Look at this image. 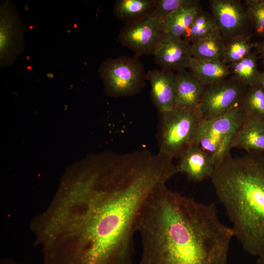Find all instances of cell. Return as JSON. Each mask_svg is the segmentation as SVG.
<instances>
[{"label":"cell","instance_id":"cell-5","mask_svg":"<svg viewBox=\"0 0 264 264\" xmlns=\"http://www.w3.org/2000/svg\"><path fill=\"white\" fill-rule=\"evenodd\" d=\"M246 118L240 105L221 117L202 121L193 144L211 156L216 168L230 154L232 140Z\"/></svg>","mask_w":264,"mask_h":264},{"label":"cell","instance_id":"cell-28","mask_svg":"<svg viewBox=\"0 0 264 264\" xmlns=\"http://www.w3.org/2000/svg\"><path fill=\"white\" fill-rule=\"evenodd\" d=\"M257 84L264 88V70L261 72Z\"/></svg>","mask_w":264,"mask_h":264},{"label":"cell","instance_id":"cell-3","mask_svg":"<svg viewBox=\"0 0 264 264\" xmlns=\"http://www.w3.org/2000/svg\"><path fill=\"white\" fill-rule=\"evenodd\" d=\"M231 222L235 236L249 254H264V154L228 156L210 177Z\"/></svg>","mask_w":264,"mask_h":264},{"label":"cell","instance_id":"cell-14","mask_svg":"<svg viewBox=\"0 0 264 264\" xmlns=\"http://www.w3.org/2000/svg\"><path fill=\"white\" fill-rule=\"evenodd\" d=\"M231 147L247 153L264 154V120L247 117L236 133Z\"/></svg>","mask_w":264,"mask_h":264},{"label":"cell","instance_id":"cell-23","mask_svg":"<svg viewBox=\"0 0 264 264\" xmlns=\"http://www.w3.org/2000/svg\"><path fill=\"white\" fill-rule=\"evenodd\" d=\"M252 35L237 37L225 43L223 62L227 65L237 62L243 59L255 47V43L251 42Z\"/></svg>","mask_w":264,"mask_h":264},{"label":"cell","instance_id":"cell-6","mask_svg":"<svg viewBox=\"0 0 264 264\" xmlns=\"http://www.w3.org/2000/svg\"><path fill=\"white\" fill-rule=\"evenodd\" d=\"M139 55H123L109 58L99 68L105 91L109 96L123 97L133 96L144 88L146 73Z\"/></svg>","mask_w":264,"mask_h":264},{"label":"cell","instance_id":"cell-13","mask_svg":"<svg viewBox=\"0 0 264 264\" xmlns=\"http://www.w3.org/2000/svg\"><path fill=\"white\" fill-rule=\"evenodd\" d=\"M176 164L178 173L191 181L199 182L210 178L215 169L211 156L199 147L193 144L179 157Z\"/></svg>","mask_w":264,"mask_h":264},{"label":"cell","instance_id":"cell-12","mask_svg":"<svg viewBox=\"0 0 264 264\" xmlns=\"http://www.w3.org/2000/svg\"><path fill=\"white\" fill-rule=\"evenodd\" d=\"M146 80L151 85V98L159 113L175 108L176 96V76L173 71L163 69L150 70Z\"/></svg>","mask_w":264,"mask_h":264},{"label":"cell","instance_id":"cell-22","mask_svg":"<svg viewBox=\"0 0 264 264\" xmlns=\"http://www.w3.org/2000/svg\"><path fill=\"white\" fill-rule=\"evenodd\" d=\"M241 105L247 118L264 120V88L257 84L247 87Z\"/></svg>","mask_w":264,"mask_h":264},{"label":"cell","instance_id":"cell-25","mask_svg":"<svg viewBox=\"0 0 264 264\" xmlns=\"http://www.w3.org/2000/svg\"><path fill=\"white\" fill-rule=\"evenodd\" d=\"M196 0H156L149 17L163 23L165 19L176 10L194 3Z\"/></svg>","mask_w":264,"mask_h":264},{"label":"cell","instance_id":"cell-4","mask_svg":"<svg viewBox=\"0 0 264 264\" xmlns=\"http://www.w3.org/2000/svg\"><path fill=\"white\" fill-rule=\"evenodd\" d=\"M159 113L158 153L172 159L179 158L193 145L203 121L198 107L174 108Z\"/></svg>","mask_w":264,"mask_h":264},{"label":"cell","instance_id":"cell-21","mask_svg":"<svg viewBox=\"0 0 264 264\" xmlns=\"http://www.w3.org/2000/svg\"><path fill=\"white\" fill-rule=\"evenodd\" d=\"M217 29L212 14L201 9L182 38L191 44L206 37Z\"/></svg>","mask_w":264,"mask_h":264},{"label":"cell","instance_id":"cell-1","mask_svg":"<svg viewBox=\"0 0 264 264\" xmlns=\"http://www.w3.org/2000/svg\"><path fill=\"white\" fill-rule=\"evenodd\" d=\"M175 175L147 150L96 155L68 172L30 225L43 264H134L141 209Z\"/></svg>","mask_w":264,"mask_h":264},{"label":"cell","instance_id":"cell-2","mask_svg":"<svg viewBox=\"0 0 264 264\" xmlns=\"http://www.w3.org/2000/svg\"><path fill=\"white\" fill-rule=\"evenodd\" d=\"M138 264H228L234 233L214 203L198 202L168 189H155L140 213Z\"/></svg>","mask_w":264,"mask_h":264},{"label":"cell","instance_id":"cell-19","mask_svg":"<svg viewBox=\"0 0 264 264\" xmlns=\"http://www.w3.org/2000/svg\"><path fill=\"white\" fill-rule=\"evenodd\" d=\"M198 0L179 8L169 15L163 22L164 33L182 37L201 10Z\"/></svg>","mask_w":264,"mask_h":264},{"label":"cell","instance_id":"cell-9","mask_svg":"<svg viewBox=\"0 0 264 264\" xmlns=\"http://www.w3.org/2000/svg\"><path fill=\"white\" fill-rule=\"evenodd\" d=\"M0 60L1 67H4L12 64L22 52L26 28L11 2H5L0 6Z\"/></svg>","mask_w":264,"mask_h":264},{"label":"cell","instance_id":"cell-17","mask_svg":"<svg viewBox=\"0 0 264 264\" xmlns=\"http://www.w3.org/2000/svg\"><path fill=\"white\" fill-rule=\"evenodd\" d=\"M156 0H118L113 13L125 24H132L148 17L154 9Z\"/></svg>","mask_w":264,"mask_h":264},{"label":"cell","instance_id":"cell-29","mask_svg":"<svg viewBox=\"0 0 264 264\" xmlns=\"http://www.w3.org/2000/svg\"><path fill=\"white\" fill-rule=\"evenodd\" d=\"M256 264H264V254L258 257Z\"/></svg>","mask_w":264,"mask_h":264},{"label":"cell","instance_id":"cell-10","mask_svg":"<svg viewBox=\"0 0 264 264\" xmlns=\"http://www.w3.org/2000/svg\"><path fill=\"white\" fill-rule=\"evenodd\" d=\"M164 35L163 23L149 16L137 22L125 24L118 39L123 46L141 56L153 54Z\"/></svg>","mask_w":264,"mask_h":264},{"label":"cell","instance_id":"cell-20","mask_svg":"<svg viewBox=\"0 0 264 264\" xmlns=\"http://www.w3.org/2000/svg\"><path fill=\"white\" fill-rule=\"evenodd\" d=\"M255 53L251 52L243 59L229 65L233 76L247 87L256 84L261 74L257 68Z\"/></svg>","mask_w":264,"mask_h":264},{"label":"cell","instance_id":"cell-8","mask_svg":"<svg viewBox=\"0 0 264 264\" xmlns=\"http://www.w3.org/2000/svg\"><path fill=\"white\" fill-rule=\"evenodd\" d=\"M209 1L217 27L225 42L237 37L251 35L252 23L244 4L240 0Z\"/></svg>","mask_w":264,"mask_h":264},{"label":"cell","instance_id":"cell-24","mask_svg":"<svg viewBox=\"0 0 264 264\" xmlns=\"http://www.w3.org/2000/svg\"><path fill=\"white\" fill-rule=\"evenodd\" d=\"M243 1L254 34L263 38L264 35V0H245Z\"/></svg>","mask_w":264,"mask_h":264},{"label":"cell","instance_id":"cell-18","mask_svg":"<svg viewBox=\"0 0 264 264\" xmlns=\"http://www.w3.org/2000/svg\"><path fill=\"white\" fill-rule=\"evenodd\" d=\"M225 43L217 29L191 44L192 57L203 61H223Z\"/></svg>","mask_w":264,"mask_h":264},{"label":"cell","instance_id":"cell-27","mask_svg":"<svg viewBox=\"0 0 264 264\" xmlns=\"http://www.w3.org/2000/svg\"><path fill=\"white\" fill-rule=\"evenodd\" d=\"M0 264H25L23 263H20L17 262H16L15 261L8 259V258H5V259H2L0 260Z\"/></svg>","mask_w":264,"mask_h":264},{"label":"cell","instance_id":"cell-11","mask_svg":"<svg viewBox=\"0 0 264 264\" xmlns=\"http://www.w3.org/2000/svg\"><path fill=\"white\" fill-rule=\"evenodd\" d=\"M153 55L161 69L173 71L188 69L193 57L190 43L165 33Z\"/></svg>","mask_w":264,"mask_h":264},{"label":"cell","instance_id":"cell-26","mask_svg":"<svg viewBox=\"0 0 264 264\" xmlns=\"http://www.w3.org/2000/svg\"><path fill=\"white\" fill-rule=\"evenodd\" d=\"M255 48H256L257 52L259 54L264 66V38L261 41L255 43Z\"/></svg>","mask_w":264,"mask_h":264},{"label":"cell","instance_id":"cell-16","mask_svg":"<svg viewBox=\"0 0 264 264\" xmlns=\"http://www.w3.org/2000/svg\"><path fill=\"white\" fill-rule=\"evenodd\" d=\"M188 70L205 86L223 81L232 75L229 65L223 61H203L193 57Z\"/></svg>","mask_w":264,"mask_h":264},{"label":"cell","instance_id":"cell-30","mask_svg":"<svg viewBox=\"0 0 264 264\" xmlns=\"http://www.w3.org/2000/svg\"><path fill=\"white\" fill-rule=\"evenodd\" d=\"M263 38H264V36H263Z\"/></svg>","mask_w":264,"mask_h":264},{"label":"cell","instance_id":"cell-7","mask_svg":"<svg viewBox=\"0 0 264 264\" xmlns=\"http://www.w3.org/2000/svg\"><path fill=\"white\" fill-rule=\"evenodd\" d=\"M247 87L233 76L206 86L198 106L203 121L221 117L241 105Z\"/></svg>","mask_w":264,"mask_h":264},{"label":"cell","instance_id":"cell-15","mask_svg":"<svg viewBox=\"0 0 264 264\" xmlns=\"http://www.w3.org/2000/svg\"><path fill=\"white\" fill-rule=\"evenodd\" d=\"M175 108L198 107L205 86L187 69L176 71Z\"/></svg>","mask_w":264,"mask_h":264}]
</instances>
